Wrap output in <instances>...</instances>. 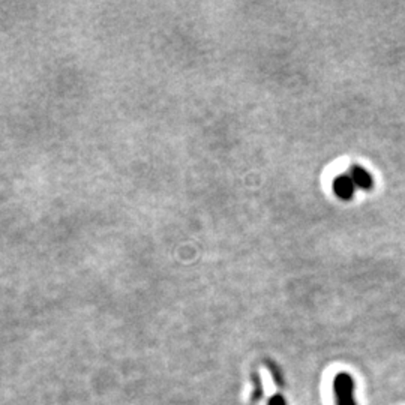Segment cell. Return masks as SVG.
I'll use <instances>...</instances> for the list:
<instances>
[{
    "instance_id": "1",
    "label": "cell",
    "mask_w": 405,
    "mask_h": 405,
    "mask_svg": "<svg viewBox=\"0 0 405 405\" xmlns=\"http://www.w3.org/2000/svg\"><path fill=\"white\" fill-rule=\"evenodd\" d=\"M336 405H357L354 398V380L347 372H339L333 380Z\"/></svg>"
},
{
    "instance_id": "2",
    "label": "cell",
    "mask_w": 405,
    "mask_h": 405,
    "mask_svg": "<svg viewBox=\"0 0 405 405\" xmlns=\"http://www.w3.org/2000/svg\"><path fill=\"white\" fill-rule=\"evenodd\" d=\"M347 174L350 176V179L353 180L356 188L369 191V190H372V186H374V179H372L371 173L366 168H364L362 166L353 164V166H350Z\"/></svg>"
},
{
    "instance_id": "3",
    "label": "cell",
    "mask_w": 405,
    "mask_h": 405,
    "mask_svg": "<svg viewBox=\"0 0 405 405\" xmlns=\"http://www.w3.org/2000/svg\"><path fill=\"white\" fill-rule=\"evenodd\" d=\"M332 186H333V192L338 199H341L344 201L353 200L356 186H354L353 180L350 179L348 174H341V176H336Z\"/></svg>"
},
{
    "instance_id": "4",
    "label": "cell",
    "mask_w": 405,
    "mask_h": 405,
    "mask_svg": "<svg viewBox=\"0 0 405 405\" xmlns=\"http://www.w3.org/2000/svg\"><path fill=\"white\" fill-rule=\"evenodd\" d=\"M253 386H254V392H253V401L258 402L263 398V383H261V377L258 372H253Z\"/></svg>"
},
{
    "instance_id": "5",
    "label": "cell",
    "mask_w": 405,
    "mask_h": 405,
    "mask_svg": "<svg viewBox=\"0 0 405 405\" xmlns=\"http://www.w3.org/2000/svg\"><path fill=\"white\" fill-rule=\"evenodd\" d=\"M266 366H267V368H269V371L272 372V377H273V380H275L277 386H279V387H284V378H282L281 369L278 368V365L273 364L270 359H266Z\"/></svg>"
},
{
    "instance_id": "6",
    "label": "cell",
    "mask_w": 405,
    "mask_h": 405,
    "mask_svg": "<svg viewBox=\"0 0 405 405\" xmlns=\"http://www.w3.org/2000/svg\"><path fill=\"white\" fill-rule=\"evenodd\" d=\"M267 405H287V401H286V398L281 395V393H277V395H273L269 399Z\"/></svg>"
}]
</instances>
